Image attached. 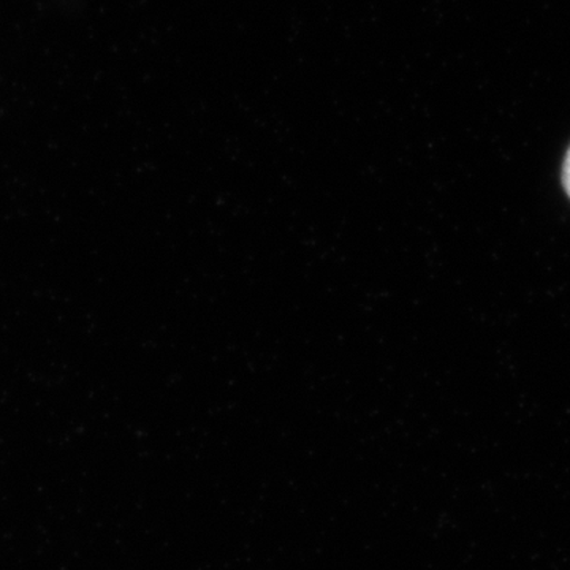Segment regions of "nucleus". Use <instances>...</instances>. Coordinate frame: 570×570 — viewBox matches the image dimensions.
<instances>
[{
	"label": "nucleus",
	"instance_id": "obj_1",
	"mask_svg": "<svg viewBox=\"0 0 570 570\" xmlns=\"http://www.w3.org/2000/svg\"><path fill=\"white\" fill-rule=\"evenodd\" d=\"M562 186H564L566 194L570 198V148L568 154H566L564 164H562Z\"/></svg>",
	"mask_w": 570,
	"mask_h": 570
}]
</instances>
